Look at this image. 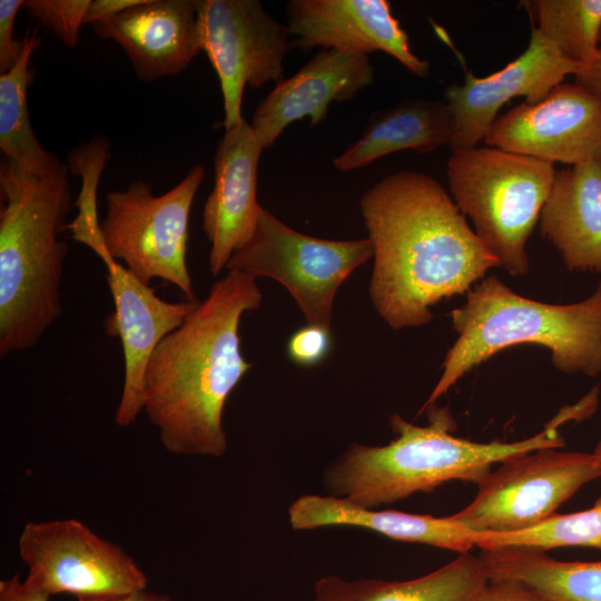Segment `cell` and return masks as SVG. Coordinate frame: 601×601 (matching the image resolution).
<instances>
[{
  "instance_id": "cell-5",
  "label": "cell",
  "mask_w": 601,
  "mask_h": 601,
  "mask_svg": "<svg viewBox=\"0 0 601 601\" xmlns=\"http://www.w3.org/2000/svg\"><path fill=\"white\" fill-rule=\"evenodd\" d=\"M457 338L447 351L442 375L421 412L466 373L500 351L521 344L540 345L565 374L601 373V282L578 303H541L514 293L490 275L466 293L465 303L451 313Z\"/></svg>"
},
{
  "instance_id": "cell-19",
  "label": "cell",
  "mask_w": 601,
  "mask_h": 601,
  "mask_svg": "<svg viewBox=\"0 0 601 601\" xmlns=\"http://www.w3.org/2000/svg\"><path fill=\"white\" fill-rule=\"evenodd\" d=\"M539 220L568 269L601 272V157L555 171Z\"/></svg>"
},
{
  "instance_id": "cell-30",
  "label": "cell",
  "mask_w": 601,
  "mask_h": 601,
  "mask_svg": "<svg viewBox=\"0 0 601 601\" xmlns=\"http://www.w3.org/2000/svg\"><path fill=\"white\" fill-rule=\"evenodd\" d=\"M477 601H555L512 580H489Z\"/></svg>"
},
{
  "instance_id": "cell-29",
  "label": "cell",
  "mask_w": 601,
  "mask_h": 601,
  "mask_svg": "<svg viewBox=\"0 0 601 601\" xmlns=\"http://www.w3.org/2000/svg\"><path fill=\"white\" fill-rule=\"evenodd\" d=\"M23 0H0V75L8 72L20 59L24 40L13 38V27Z\"/></svg>"
},
{
  "instance_id": "cell-36",
  "label": "cell",
  "mask_w": 601,
  "mask_h": 601,
  "mask_svg": "<svg viewBox=\"0 0 601 601\" xmlns=\"http://www.w3.org/2000/svg\"><path fill=\"white\" fill-rule=\"evenodd\" d=\"M594 453L601 457V441L595 446Z\"/></svg>"
},
{
  "instance_id": "cell-21",
  "label": "cell",
  "mask_w": 601,
  "mask_h": 601,
  "mask_svg": "<svg viewBox=\"0 0 601 601\" xmlns=\"http://www.w3.org/2000/svg\"><path fill=\"white\" fill-rule=\"evenodd\" d=\"M452 137L453 120L445 101L412 99L374 112L362 136L333 165L349 171L395 151L423 154L450 146Z\"/></svg>"
},
{
  "instance_id": "cell-26",
  "label": "cell",
  "mask_w": 601,
  "mask_h": 601,
  "mask_svg": "<svg viewBox=\"0 0 601 601\" xmlns=\"http://www.w3.org/2000/svg\"><path fill=\"white\" fill-rule=\"evenodd\" d=\"M480 549L524 546L543 551L561 546H591L601 550V497L588 510L553 514L528 530L513 533H476Z\"/></svg>"
},
{
  "instance_id": "cell-14",
  "label": "cell",
  "mask_w": 601,
  "mask_h": 601,
  "mask_svg": "<svg viewBox=\"0 0 601 601\" xmlns=\"http://www.w3.org/2000/svg\"><path fill=\"white\" fill-rule=\"evenodd\" d=\"M582 67L564 57L533 27L525 51L504 68L486 77L466 72L462 83H453L445 90L453 120L452 152L474 148L484 140L499 110L512 98L539 102L565 76L578 73Z\"/></svg>"
},
{
  "instance_id": "cell-8",
  "label": "cell",
  "mask_w": 601,
  "mask_h": 601,
  "mask_svg": "<svg viewBox=\"0 0 601 601\" xmlns=\"http://www.w3.org/2000/svg\"><path fill=\"white\" fill-rule=\"evenodd\" d=\"M373 255L368 237H313L294 230L262 207L250 238L231 255L226 269L277 280L292 295L307 324L331 328L339 286Z\"/></svg>"
},
{
  "instance_id": "cell-6",
  "label": "cell",
  "mask_w": 601,
  "mask_h": 601,
  "mask_svg": "<svg viewBox=\"0 0 601 601\" xmlns=\"http://www.w3.org/2000/svg\"><path fill=\"white\" fill-rule=\"evenodd\" d=\"M553 164L495 147L453 151L446 176L453 201L513 276L529 270L526 243L548 197Z\"/></svg>"
},
{
  "instance_id": "cell-1",
  "label": "cell",
  "mask_w": 601,
  "mask_h": 601,
  "mask_svg": "<svg viewBox=\"0 0 601 601\" xmlns=\"http://www.w3.org/2000/svg\"><path fill=\"white\" fill-rule=\"evenodd\" d=\"M374 248L370 296L393 329L433 319L431 307L467 293L499 267L451 196L431 176L391 174L359 200Z\"/></svg>"
},
{
  "instance_id": "cell-10",
  "label": "cell",
  "mask_w": 601,
  "mask_h": 601,
  "mask_svg": "<svg viewBox=\"0 0 601 601\" xmlns=\"http://www.w3.org/2000/svg\"><path fill=\"white\" fill-rule=\"evenodd\" d=\"M26 580L50 597L117 601L147 589L148 577L120 545L77 519L31 521L18 539Z\"/></svg>"
},
{
  "instance_id": "cell-23",
  "label": "cell",
  "mask_w": 601,
  "mask_h": 601,
  "mask_svg": "<svg viewBox=\"0 0 601 601\" xmlns=\"http://www.w3.org/2000/svg\"><path fill=\"white\" fill-rule=\"evenodd\" d=\"M489 580L523 583L555 601H601V561L565 562L524 546L481 549Z\"/></svg>"
},
{
  "instance_id": "cell-9",
  "label": "cell",
  "mask_w": 601,
  "mask_h": 601,
  "mask_svg": "<svg viewBox=\"0 0 601 601\" xmlns=\"http://www.w3.org/2000/svg\"><path fill=\"white\" fill-rule=\"evenodd\" d=\"M544 447L503 461L479 483L474 500L452 514L475 533H513L549 519L582 485L601 477L593 453Z\"/></svg>"
},
{
  "instance_id": "cell-27",
  "label": "cell",
  "mask_w": 601,
  "mask_h": 601,
  "mask_svg": "<svg viewBox=\"0 0 601 601\" xmlns=\"http://www.w3.org/2000/svg\"><path fill=\"white\" fill-rule=\"evenodd\" d=\"M91 0H26L23 7L42 26L57 36L67 47L78 43L79 29L83 26Z\"/></svg>"
},
{
  "instance_id": "cell-15",
  "label": "cell",
  "mask_w": 601,
  "mask_h": 601,
  "mask_svg": "<svg viewBox=\"0 0 601 601\" xmlns=\"http://www.w3.org/2000/svg\"><path fill=\"white\" fill-rule=\"evenodd\" d=\"M286 14L294 48L302 51H383L418 77L430 72V62L413 53L386 0H290Z\"/></svg>"
},
{
  "instance_id": "cell-25",
  "label": "cell",
  "mask_w": 601,
  "mask_h": 601,
  "mask_svg": "<svg viewBox=\"0 0 601 601\" xmlns=\"http://www.w3.org/2000/svg\"><path fill=\"white\" fill-rule=\"evenodd\" d=\"M538 29L568 59L582 66L598 55L601 33V0H538L532 2Z\"/></svg>"
},
{
  "instance_id": "cell-11",
  "label": "cell",
  "mask_w": 601,
  "mask_h": 601,
  "mask_svg": "<svg viewBox=\"0 0 601 601\" xmlns=\"http://www.w3.org/2000/svg\"><path fill=\"white\" fill-rule=\"evenodd\" d=\"M197 21L201 49L219 79L227 130L244 119L246 86L284 79V59L294 43L287 24L258 0H197Z\"/></svg>"
},
{
  "instance_id": "cell-32",
  "label": "cell",
  "mask_w": 601,
  "mask_h": 601,
  "mask_svg": "<svg viewBox=\"0 0 601 601\" xmlns=\"http://www.w3.org/2000/svg\"><path fill=\"white\" fill-rule=\"evenodd\" d=\"M142 0H91L83 24H93L139 4Z\"/></svg>"
},
{
  "instance_id": "cell-16",
  "label": "cell",
  "mask_w": 601,
  "mask_h": 601,
  "mask_svg": "<svg viewBox=\"0 0 601 601\" xmlns=\"http://www.w3.org/2000/svg\"><path fill=\"white\" fill-rule=\"evenodd\" d=\"M264 148L250 122L243 119L225 130L214 156V188L203 211V229L210 243L208 266L216 276L252 236L262 206L257 200V169Z\"/></svg>"
},
{
  "instance_id": "cell-3",
  "label": "cell",
  "mask_w": 601,
  "mask_h": 601,
  "mask_svg": "<svg viewBox=\"0 0 601 601\" xmlns=\"http://www.w3.org/2000/svg\"><path fill=\"white\" fill-rule=\"evenodd\" d=\"M424 411L428 412L424 426L391 415L396 437L386 445L351 443L326 471L328 491L359 506L376 509L454 480L477 484L495 463L539 449L563 446L556 427L578 418L577 410L570 406L531 437L479 443L451 433L454 421L447 408L433 404Z\"/></svg>"
},
{
  "instance_id": "cell-4",
  "label": "cell",
  "mask_w": 601,
  "mask_h": 601,
  "mask_svg": "<svg viewBox=\"0 0 601 601\" xmlns=\"http://www.w3.org/2000/svg\"><path fill=\"white\" fill-rule=\"evenodd\" d=\"M0 356L33 347L61 315L67 243L58 238L72 206L68 166L38 177L0 165Z\"/></svg>"
},
{
  "instance_id": "cell-17",
  "label": "cell",
  "mask_w": 601,
  "mask_h": 601,
  "mask_svg": "<svg viewBox=\"0 0 601 601\" xmlns=\"http://www.w3.org/2000/svg\"><path fill=\"white\" fill-rule=\"evenodd\" d=\"M374 77L367 55L321 50L295 75L276 83L255 109L250 126L268 149L288 125L305 117L311 127L319 125L331 104L354 98Z\"/></svg>"
},
{
  "instance_id": "cell-7",
  "label": "cell",
  "mask_w": 601,
  "mask_h": 601,
  "mask_svg": "<svg viewBox=\"0 0 601 601\" xmlns=\"http://www.w3.org/2000/svg\"><path fill=\"white\" fill-rule=\"evenodd\" d=\"M205 177L197 164L167 193L155 196L148 183L132 181L106 196L107 213L99 223L101 243L144 284L161 278L186 300H198L187 267L188 223L195 195Z\"/></svg>"
},
{
  "instance_id": "cell-12",
  "label": "cell",
  "mask_w": 601,
  "mask_h": 601,
  "mask_svg": "<svg viewBox=\"0 0 601 601\" xmlns=\"http://www.w3.org/2000/svg\"><path fill=\"white\" fill-rule=\"evenodd\" d=\"M67 227L72 230V238L95 250L107 267L106 279L115 305L107 327L111 336H120L125 358L124 385L115 422L120 427H128L142 412L144 375L152 352L199 300L166 302L116 262L101 243L96 211L79 213Z\"/></svg>"
},
{
  "instance_id": "cell-2",
  "label": "cell",
  "mask_w": 601,
  "mask_h": 601,
  "mask_svg": "<svg viewBox=\"0 0 601 601\" xmlns=\"http://www.w3.org/2000/svg\"><path fill=\"white\" fill-rule=\"evenodd\" d=\"M255 279L227 270L148 361L142 411L174 455L219 457L227 451L224 407L253 366L240 352L239 323L262 304Z\"/></svg>"
},
{
  "instance_id": "cell-20",
  "label": "cell",
  "mask_w": 601,
  "mask_h": 601,
  "mask_svg": "<svg viewBox=\"0 0 601 601\" xmlns=\"http://www.w3.org/2000/svg\"><path fill=\"white\" fill-rule=\"evenodd\" d=\"M295 530L325 526H354L380 533L392 540L427 544L435 548L469 552L476 534L453 515L434 516L396 510L367 509L334 495L305 494L288 510Z\"/></svg>"
},
{
  "instance_id": "cell-28",
  "label": "cell",
  "mask_w": 601,
  "mask_h": 601,
  "mask_svg": "<svg viewBox=\"0 0 601 601\" xmlns=\"http://www.w3.org/2000/svg\"><path fill=\"white\" fill-rule=\"evenodd\" d=\"M332 348L331 328L307 324L294 332L287 342L289 359L299 366L323 362Z\"/></svg>"
},
{
  "instance_id": "cell-31",
  "label": "cell",
  "mask_w": 601,
  "mask_h": 601,
  "mask_svg": "<svg viewBox=\"0 0 601 601\" xmlns=\"http://www.w3.org/2000/svg\"><path fill=\"white\" fill-rule=\"evenodd\" d=\"M50 595L13 574L0 581V601H49Z\"/></svg>"
},
{
  "instance_id": "cell-13",
  "label": "cell",
  "mask_w": 601,
  "mask_h": 601,
  "mask_svg": "<svg viewBox=\"0 0 601 601\" xmlns=\"http://www.w3.org/2000/svg\"><path fill=\"white\" fill-rule=\"evenodd\" d=\"M487 146L569 166L601 157V97L561 82L542 100L520 104L497 117Z\"/></svg>"
},
{
  "instance_id": "cell-24",
  "label": "cell",
  "mask_w": 601,
  "mask_h": 601,
  "mask_svg": "<svg viewBox=\"0 0 601 601\" xmlns=\"http://www.w3.org/2000/svg\"><path fill=\"white\" fill-rule=\"evenodd\" d=\"M24 48L19 61L0 75V149L3 157L30 175L45 177L63 162L46 150L37 139L28 111L27 92L33 78L30 61L41 42L38 28L23 37Z\"/></svg>"
},
{
  "instance_id": "cell-22",
  "label": "cell",
  "mask_w": 601,
  "mask_h": 601,
  "mask_svg": "<svg viewBox=\"0 0 601 601\" xmlns=\"http://www.w3.org/2000/svg\"><path fill=\"white\" fill-rule=\"evenodd\" d=\"M487 583L479 556L461 553L444 566L405 581L318 579L313 601H477Z\"/></svg>"
},
{
  "instance_id": "cell-34",
  "label": "cell",
  "mask_w": 601,
  "mask_h": 601,
  "mask_svg": "<svg viewBox=\"0 0 601 601\" xmlns=\"http://www.w3.org/2000/svg\"><path fill=\"white\" fill-rule=\"evenodd\" d=\"M117 601H171V599L168 594L145 589L120 598Z\"/></svg>"
},
{
  "instance_id": "cell-35",
  "label": "cell",
  "mask_w": 601,
  "mask_h": 601,
  "mask_svg": "<svg viewBox=\"0 0 601 601\" xmlns=\"http://www.w3.org/2000/svg\"><path fill=\"white\" fill-rule=\"evenodd\" d=\"M78 601H106V600L97 599V598H78Z\"/></svg>"
},
{
  "instance_id": "cell-33",
  "label": "cell",
  "mask_w": 601,
  "mask_h": 601,
  "mask_svg": "<svg viewBox=\"0 0 601 601\" xmlns=\"http://www.w3.org/2000/svg\"><path fill=\"white\" fill-rule=\"evenodd\" d=\"M574 76L575 82L601 97V33L599 50L594 61L588 66H583Z\"/></svg>"
},
{
  "instance_id": "cell-18",
  "label": "cell",
  "mask_w": 601,
  "mask_h": 601,
  "mask_svg": "<svg viewBox=\"0 0 601 601\" xmlns=\"http://www.w3.org/2000/svg\"><path fill=\"white\" fill-rule=\"evenodd\" d=\"M91 26L121 46L142 81L176 76L203 51L197 0H142Z\"/></svg>"
}]
</instances>
